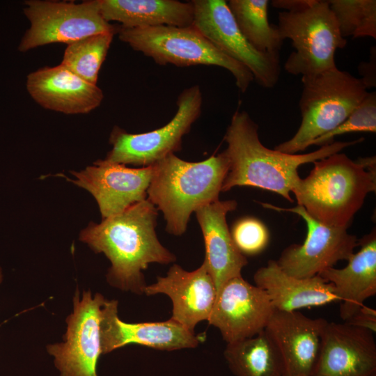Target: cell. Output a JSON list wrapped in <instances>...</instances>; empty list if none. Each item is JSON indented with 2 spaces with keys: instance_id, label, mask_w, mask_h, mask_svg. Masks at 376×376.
Returning <instances> with one entry per match:
<instances>
[{
  "instance_id": "29",
  "label": "cell",
  "mask_w": 376,
  "mask_h": 376,
  "mask_svg": "<svg viewBox=\"0 0 376 376\" xmlns=\"http://www.w3.org/2000/svg\"><path fill=\"white\" fill-rule=\"evenodd\" d=\"M230 234L236 247L244 256L260 253L269 242L267 228L262 221L253 217L237 220Z\"/></svg>"
},
{
  "instance_id": "25",
  "label": "cell",
  "mask_w": 376,
  "mask_h": 376,
  "mask_svg": "<svg viewBox=\"0 0 376 376\" xmlns=\"http://www.w3.org/2000/svg\"><path fill=\"white\" fill-rule=\"evenodd\" d=\"M228 6L241 33L258 51L279 54L283 40L268 20L267 0H230Z\"/></svg>"
},
{
  "instance_id": "30",
  "label": "cell",
  "mask_w": 376,
  "mask_h": 376,
  "mask_svg": "<svg viewBox=\"0 0 376 376\" xmlns=\"http://www.w3.org/2000/svg\"><path fill=\"white\" fill-rule=\"evenodd\" d=\"M344 322L364 328L375 333L376 311L363 304L351 318Z\"/></svg>"
},
{
  "instance_id": "15",
  "label": "cell",
  "mask_w": 376,
  "mask_h": 376,
  "mask_svg": "<svg viewBox=\"0 0 376 376\" xmlns=\"http://www.w3.org/2000/svg\"><path fill=\"white\" fill-rule=\"evenodd\" d=\"M371 331L346 322L326 324L311 376L376 374V343Z\"/></svg>"
},
{
  "instance_id": "8",
  "label": "cell",
  "mask_w": 376,
  "mask_h": 376,
  "mask_svg": "<svg viewBox=\"0 0 376 376\" xmlns=\"http://www.w3.org/2000/svg\"><path fill=\"white\" fill-rule=\"evenodd\" d=\"M174 117L161 128L140 134H130L115 126L109 137L112 149L104 162L152 166L182 148L183 136L201 113L202 93L198 86L185 88L179 95Z\"/></svg>"
},
{
  "instance_id": "31",
  "label": "cell",
  "mask_w": 376,
  "mask_h": 376,
  "mask_svg": "<svg viewBox=\"0 0 376 376\" xmlns=\"http://www.w3.org/2000/svg\"><path fill=\"white\" fill-rule=\"evenodd\" d=\"M373 66H375V56L374 58H371L369 63H366L361 65L362 74L364 75L361 78L366 84L368 88L375 86V69H373Z\"/></svg>"
},
{
  "instance_id": "2",
  "label": "cell",
  "mask_w": 376,
  "mask_h": 376,
  "mask_svg": "<svg viewBox=\"0 0 376 376\" xmlns=\"http://www.w3.org/2000/svg\"><path fill=\"white\" fill-rule=\"evenodd\" d=\"M224 139L229 168L222 192L237 186H249L276 193L290 202L293 201L290 192L300 179V166L363 141H334L306 154H288L265 147L259 139L258 125L246 111L239 110L233 113Z\"/></svg>"
},
{
  "instance_id": "9",
  "label": "cell",
  "mask_w": 376,
  "mask_h": 376,
  "mask_svg": "<svg viewBox=\"0 0 376 376\" xmlns=\"http://www.w3.org/2000/svg\"><path fill=\"white\" fill-rule=\"evenodd\" d=\"M24 5L30 28L18 47L22 52L52 43L68 45L90 36L117 31L102 16L98 0L80 3L29 0Z\"/></svg>"
},
{
  "instance_id": "16",
  "label": "cell",
  "mask_w": 376,
  "mask_h": 376,
  "mask_svg": "<svg viewBox=\"0 0 376 376\" xmlns=\"http://www.w3.org/2000/svg\"><path fill=\"white\" fill-rule=\"evenodd\" d=\"M203 338L169 319L164 322L127 323L118 317V301H105L102 308V352H110L129 344L173 351L197 347Z\"/></svg>"
},
{
  "instance_id": "6",
  "label": "cell",
  "mask_w": 376,
  "mask_h": 376,
  "mask_svg": "<svg viewBox=\"0 0 376 376\" xmlns=\"http://www.w3.org/2000/svg\"><path fill=\"white\" fill-rule=\"evenodd\" d=\"M276 25L281 38L295 51L285 63L290 74L314 76L337 68L335 53L347 45L327 1L306 0L293 10L279 13Z\"/></svg>"
},
{
  "instance_id": "17",
  "label": "cell",
  "mask_w": 376,
  "mask_h": 376,
  "mask_svg": "<svg viewBox=\"0 0 376 376\" xmlns=\"http://www.w3.org/2000/svg\"><path fill=\"white\" fill-rule=\"evenodd\" d=\"M146 295L164 294L173 304L171 319L194 331L196 324L208 320L217 290L205 261L196 269L188 272L174 264L166 276L146 285Z\"/></svg>"
},
{
  "instance_id": "19",
  "label": "cell",
  "mask_w": 376,
  "mask_h": 376,
  "mask_svg": "<svg viewBox=\"0 0 376 376\" xmlns=\"http://www.w3.org/2000/svg\"><path fill=\"white\" fill-rule=\"evenodd\" d=\"M26 88L41 107L65 114L87 113L98 107L102 91L63 64L45 67L29 74Z\"/></svg>"
},
{
  "instance_id": "14",
  "label": "cell",
  "mask_w": 376,
  "mask_h": 376,
  "mask_svg": "<svg viewBox=\"0 0 376 376\" xmlns=\"http://www.w3.org/2000/svg\"><path fill=\"white\" fill-rule=\"evenodd\" d=\"M153 166L130 168L124 164L97 160L81 171H70L68 178L95 198L102 219L118 214L146 199Z\"/></svg>"
},
{
  "instance_id": "13",
  "label": "cell",
  "mask_w": 376,
  "mask_h": 376,
  "mask_svg": "<svg viewBox=\"0 0 376 376\" xmlns=\"http://www.w3.org/2000/svg\"><path fill=\"white\" fill-rule=\"evenodd\" d=\"M274 310L267 293L240 276L219 290L207 322L230 343L263 331Z\"/></svg>"
},
{
  "instance_id": "4",
  "label": "cell",
  "mask_w": 376,
  "mask_h": 376,
  "mask_svg": "<svg viewBox=\"0 0 376 376\" xmlns=\"http://www.w3.org/2000/svg\"><path fill=\"white\" fill-rule=\"evenodd\" d=\"M152 166L147 199L163 213L166 230L181 235L193 212L219 200L229 159L225 150L199 162L171 154Z\"/></svg>"
},
{
  "instance_id": "33",
  "label": "cell",
  "mask_w": 376,
  "mask_h": 376,
  "mask_svg": "<svg viewBox=\"0 0 376 376\" xmlns=\"http://www.w3.org/2000/svg\"><path fill=\"white\" fill-rule=\"evenodd\" d=\"M371 376H376V374H374V375H371Z\"/></svg>"
},
{
  "instance_id": "32",
  "label": "cell",
  "mask_w": 376,
  "mask_h": 376,
  "mask_svg": "<svg viewBox=\"0 0 376 376\" xmlns=\"http://www.w3.org/2000/svg\"><path fill=\"white\" fill-rule=\"evenodd\" d=\"M2 279H3V275H2L1 269L0 267V283L2 281Z\"/></svg>"
},
{
  "instance_id": "18",
  "label": "cell",
  "mask_w": 376,
  "mask_h": 376,
  "mask_svg": "<svg viewBox=\"0 0 376 376\" xmlns=\"http://www.w3.org/2000/svg\"><path fill=\"white\" fill-rule=\"evenodd\" d=\"M327 322L297 311H274L265 331L281 354L283 376H311Z\"/></svg>"
},
{
  "instance_id": "22",
  "label": "cell",
  "mask_w": 376,
  "mask_h": 376,
  "mask_svg": "<svg viewBox=\"0 0 376 376\" xmlns=\"http://www.w3.org/2000/svg\"><path fill=\"white\" fill-rule=\"evenodd\" d=\"M256 285L268 295L275 310L293 311L340 302L333 285L319 275L300 279L284 272L270 260L254 274Z\"/></svg>"
},
{
  "instance_id": "5",
  "label": "cell",
  "mask_w": 376,
  "mask_h": 376,
  "mask_svg": "<svg viewBox=\"0 0 376 376\" xmlns=\"http://www.w3.org/2000/svg\"><path fill=\"white\" fill-rule=\"evenodd\" d=\"M301 82L299 127L290 139L275 147V150L288 154L305 150L317 138L335 129L368 93L361 78L338 68L301 77Z\"/></svg>"
},
{
  "instance_id": "21",
  "label": "cell",
  "mask_w": 376,
  "mask_h": 376,
  "mask_svg": "<svg viewBox=\"0 0 376 376\" xmlns=\"http://www.w3.org/2000/svg\"><path fill=\"white\" fill-rule=\"evenodd\" d=\"M360 249L342 269L328 268L318 275L331 283L340 300V316L347 321L376 294V233L373 230L359 240Z\"/></svg>"
},
{
  "instance_id": "20",
  "label": "cell",
  "mask_w": 376,
  "mask_h": 376,
  "mask_svg": "<svg viewBox=\"0 0 376 376\" xmlns=\"http://www.w3.org/2000/svg\"><path fill=\"white\" fill-rule=\"evenodd\" d=\"M235 200L217 201L198 208L196 213L205 244L204 260L217 292L228 280L240 276L247 259L236 247L226 215L236 209Z\"/></svg>"
},
{
  "instance_id": "12",
  "label": "cell",
  "mask_w": 376,
  "mask_h": 376,
  "mask_svg": "<svg viewBox=\"0 0 376 376\" xmlns=\"http://www.w3.org/2000/svg\"><path fill=\"white\" fill-rule=\"evenodd\" d=\"M104 297L90 291L84 292L80 300L78 291L74 297V311L67 319L65 341L47 346L54 357L62 376H97L96 365L102 354L100 322Z\"/></svg>"
},
{
  "instance_id": "28",
  "label": "cell",
  "mask_w": 376,
  "mask_h": 376,
  "mask_svg": "<svg viewBox=\"0 0 376 376\" xmlns=\"http://www.w3.org/2000/svg\"><path fill=\"white\" fill-rule=\"evenodd\" d=\"M376 132V93H369L350 116L333 130L313 141L312 145L325 146L336 136L352 132Z\"/></svg>"
},
{
  "instance_id": "27",
  "label": "cell",
  "mask_w": 376,
  "mask_h": 376,
  "mask_svg": "<svg viewBox=\"0 0 376 376\" xmlns=\"http://www.w3.org/2000/svg\"><path fill=\"white\" fill-rule=\"evenodd\" d=\"M343 38H376L375 0H329Z\"/></svg>"
},
{
  "instance_id": "11",
  "label": "cell",
  "mask_w": 376,
  "mask_h": 376,
  "mask_svg": "<svg viewBox=\"0 0 376 376\" xmlns=\"http://www.w3.org/2000/svg\"><path fill=\"white\" fill-rule=\"evenodd\" d=\"M265 208L288 212L302 217L307 226V236L301 244L285 248L276 260L286 274L297 278H311L333 267L340 260H347L359 246V240L346 228L324 225L311 217L302 206L283 208L260 203Z\"/></svg>"
},
{
  "instance_id": "23",
  "label": "cell",
  "mask_w": 376,
  "mask_h": 376,
  "mask_svg": "<svg viewBox=\"0 0 376 376\" xmlns=\"http://www.w3.org/2000/svg\"><path fill=\"white\" fill-rule=\"evenodd\" d=\"M107 22H118L125 28L158 26H189L194 21L191 1L176 0H98Z\"/></svg>"
},
{
  "instance_id": "3",
  "label": "cell",
  "mask_w": 376,
  "mask_h": 376,
  "mask_svg": "<svg viewBox=\"0 0 376 376\" xmlns=\"http://www.w3.org/2000/svg\"><path fill=\"white\" fill-rule=\"evenodd\" d=\"M313 164L292 191L297 205L324 225L347 228L366 196L375 191V157L353 161L339 152Z\"/></svg>"
},
{
  "instance_id": "1",
  "label": "cell",
  "mask_w": 376,
  "mask_h": 376,
  "mask_svg": "<svg viewBox=\"0 0 376 376\" xmlns=\"http://www.w3.org/2000/svg\"><path fill=\"white\" fill-rule=\"evenodd\" d=\"M157 211L146 198L100 224L91 222L80 233L82 242L110 260L107 277L111 285L144 294L147 285L142 271L150 263L169 264L176 260L157 238Z\"/></svg>"
},
{
  "instance_id": "26",
  "label": "cell",
  "mask_w": 376,
  "mask_h": 376,
  "mask_svg": "<svg viewBox=\"0 0 376 376\" xmlns=\"http://www.w3.org/2000/svg\"><path fill=\"white\" fill-rule=\"evenodd\" d=\"M115 33L95 34L68 44L61 64L83 79L97 84L100 68Z\"/></svg>"
},
{
  "instance_id": "10",
  "label": "cell",
  "mask_w": 376,
  "mask_h": 376,
  "mask_svg": "<svg viewBox=\"0 0 376 376\" xmlns=\"http://www.w3.org/2000/svg\"><path fill=\"white\" fill-rule=\"evenodd\" d=\"M192 25L219 50L244 65L260 86L272 88L281 74L279 54L255 49L240 31L224 0H193Z\"/></svg>"
},
{
  "instance_id": "24",
  "label": "cell",
  "mask_w": 376,
  "mask_h": 376,
  "mask_svg": "<svg viewBox=\"0 0 376 376\" xmlns=\"http://www.w3.org/2000/svg\"><path fill=\"white\" fill-rule=\"evenodd\" d=\"M224 354L236 376H283L281 354L265 329L253 336L227 343Z\"/></svg>"
},
{
  "instance_id": "7",
  "label": "cell",
  "mask_w": 376,
  "mask_h": 376,
  "mask_svg": "<svg viewBox=\"0 0 376 376\" xmlns=\"http://www.w3.org/2000/svg\"><path fill=\"white\" fill-rule=\"evenodd\" d=\"M119 39L156 63L179 67L214 65L229 71L240 91L245 93L253 77L243 65L226 55L193 25L158 26L117 29Z\"/></svg>"
}]
</instances>
